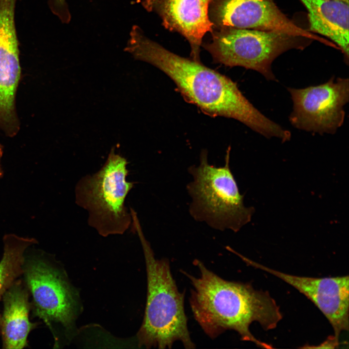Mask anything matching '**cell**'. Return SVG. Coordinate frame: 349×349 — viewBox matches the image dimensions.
Listing matches in <instances>:
<instances>
[{
  "label": "cell",
  "mask_w": 349,
  "mask_h": 349,
  "mask_svg": "<svg viewBox=\"0 0 349 349\" xmlns=\"http://www.w3.org/2000/svg\"><path fill=\"white\" fill-rule=\"evenodd\" d=\"M211 0H144L142 4L159 16L165 28L183 36L190 45L192 59L200 62L203 37L214 29L208 15Z\"/></svg>",
  "instance_id": "11"
},
{
  "label": "cell",
  "mask_w": 349,
  "mask_h": 349,
  "mask_svg": "<svg viewBox=\"0 0 349 349\" xmlns=\"http://www.w3.org/2000/svg\"><path fill=\"white\" fill-rule=\"evenodd\" d=\"M211 33L210 40L202 45L215 62L253 70L274 81L277 80L272 70L273 61L289 50H303L313 41L284 32L249 29H214Z\"/></svg>",
  "instance_id": "6"
},
{
  "label": "cell",
  "mask_w": 349,
  "mask_h": 349,
  "mask_svg": "<svg viewBox=\"0 0 349 349\" xmlns=\"http://www.w3.org/2000/svg\"><path fill=\"white\" fill-rule=\"evenodd\" d=\"M247 264L269 272L297 289L310 300L332 325L334 336L349 330V276L315 278L288 274L241 257Z\"/></svg>",
  "instance_id": "10"
},
{
  "label": "cell",
  "mask_w": 349,
  "mask_h": 349,
  "mask_svg": "<svg viewBox=\"0 0 349 349\" xmlns=\"http://www.w3.org/2000/svg\"><path fill=\"white\" fill-rule=\"evenodd\" d=\"M230 152L229 147L225 164L216 167L208 162L207 152L203 151L199 165L188 168L192 180L187 189L192 200L190 213L195 220L213 229L237 232L251 221L255 209L244 204V195L230 169Z\"/></svg>",
  "instance_id": "4"
},
{
  "label": "cell",
  "mask_w": 349,
  "mask_h": 349,
  "mask_svg": "<svg viewBox=\"0 0 349 349\" xmlns=\"http://www.w3.org/2000/svg\"><path fill=\"white\" fill-rule=\"evenodd\" d=\"M3 313L0 332L3 347L23 349L28 346L27 337L37 323L29 319L30 303L28 287L20 280L15 281L3 296Z\"/></svg>",
  "instance_id": "13"
},
{
  "label": "cell",
  "mask_w": 349,
  "mask_h": 349,
  "mask_svg": "<svg viewBox=\"0 0 349 349\" xmlns=\"http://www.w3.org/2000/svg\"><path fill=\"white\" fill-rule=\"evenodd\" d=\"M341 0V1H343L349 3V0Z\"/></svg>",
  "instance_id": "18"
},
{
  "label": "cell",
  "mask_w": 349,
  "mask_h": 349,
  "mask_svg": "<svg viewBox=\"0 0 349 349\" xmlns=\"http://www.w3.org/2000/svg\"><path fill=\"white\" fill-rule=\"evenodd\" d=\"M208 15L214 29L223 28L284 32L325 45L330 41L297 25L273 0H212Z\"/></svg>",
  "instance_id": "8"
},
{
  "label": "cell",
  "mask_w": 349,
  "mask_h": 349,
  "mask_svg": "<svg viewBox=\"0 0 349 349\" xmlns=\"http://www.w3.org/2000/svg\"><path fill=\"white\" fill-rule=\"evenodd\" d=\"M37 242L33 238L8 234L3 238L4 252L0 262V300L4 292L23 273L26 249ZM1 315L0 314V331Z\"/></svg>",
  "instance_id": "14"
},
{
  "label": "cell",
  "mask_w": 349,
  "mask_h": 349,
  "mask_svg": "<svg viewBox=\"0 0 349 349\" xmlns=\"http://www.w3.org/2000/svg\"><path fill=\"white\" fill-rule=\"evenodd\" d=\"M2 154H3V147H2V145L0 144V177H1L3 174V172H2V169L1 167V165H0V160H1V158L2 156Z\"/></svg>",
  "instance_id": "17"
},
{
  "label": "cell",
  "mask_w": 349,
  "mask_h": 349,
  "mask_svg": "<svg viewBox=\"0 0 349 349\" xmlns=\"http://www.w3.org/2000/svg\"><path fill=\"white\" fill-rule=\"evenodd\" d=\"M127 164L113 147L100 169L83 176L76 185V203L87 211L89 225L103 237L123 234L131 223L125 203L134 183L126 179Z\"/></svg>",
  "instance_id": "5"
},
{
  "label": "cell",
  "mask_w": 349,
  "mask_h": 349,
  "mask_svg": "<svg viewBox=\"0 0 349 349\" xmlns=\"http://www.w3.org/2000/svg\"><path fill=\"white\" fill-rule=\"evenodd\" d=\"M48 6L52 13L63 23L69 22L71 16L66 0H49Z\"/></svg>",
  "instance_id": "15"
},
{
  "label": "cell",
  "mask_w": 349,
  "mask_h": 349,
  "mask_svg": "<svg viewBox=\"0 0 349 349\" xmlns=\"http://www.w3.org/2000/svg\"><path fill=\"white\" fill-rule=\"evenodd\" d=\"M125 51L165 73L186 99L206 114L236 119L267 138L286 136V128L258 111L236 82L200 62L169 51L145 36L140 27L132 28Z\"/></svg>",
  "instance_id": "1"
},
{
  "label": "cell",
  "mask_w": 349,
  "mask_h": 349,
  "mask_svg": "<svg viewBox=\"0 0 349 349\" xmlns=\"http://www.w3.org/2000/svg\"><path fill=\"white\" fill-rule=\"evenodd\" d=\"M308 12V31L331 39L349 63V3L337 0H299Z\"/></svg>",
  "instance_id": "12"
},
{
  "label": "cell",
  "mask_w": 349,
  "mask_h": 349,
  "mask_svg": "<svg viewBox=\"0 0 349 349\" xmlns=\"http://www.w3.org/2000/svg\"><path fill=\"white\" fill-rule=\"evenodd\" d=\"M293 102L289 116L295 128L314 133L333 134L343 124L349 101L348 78L332 77L319 85L288 87Z\"/></svg>",
  "instance_id": "7"
},
{
  "label": "cell",
  "mask_w": 349,
  "mask_h": 349,
  "mask_svg": "<svg viewBox=\"0 0 349 349\" xmlns=\"http://www.w3.org/2000/svg\"><path fill=\"white\" fill-rule=\"evenodd\" d=\"M339 345V340L333 335L331 336L324 342L317 346L304 347L303 348H336Z\"/></svg>",
  "instance_id": "16"
},
{
  "label": "cell",
  "mask_w": 349,
  "mask_h": 349,
  "mask_svg": "<svg viewBox=\"0 0 349 349\" xmlns=\"http://www.w3.org/2000/svg\"><path fill=\"white\" fill-rule=\"evenodd\" d=\"M23 273L32 297L34 315L51 329L53 322L70 328L74 318V301L58 271L42 259H33L25 261Z\"/></svg>",
  "instance_id": "9"
},
{
  "label": "cell",
  "mask_w": 349,
  "mask_h": 349,
  "mask_svg": "<svg viewBox=\"0 0 349 349\" xmlns=\"http://www.w3.org/2000/svg\"><path fill=\"white\" fill-rule=\"evenodd\" d=\"M198 277L182 271L193 287L190 304L193 317L205 333L214 339L227 330L237 332L243 341L259 347L271 345L257 339L249 327L258 322L264 330L276 327L282 319L280 308L268 292L254 289L248 284L227 281L195 259Z\"/></svg>",
  "instance_id": "2"
},
{
  "label": "cell",
  "mask_w": 349,
  "mask_h": 349,
  "mask_svg": "<svg viewBox=\"0 0 349 349\" xmlns=\"http://www.w3.org/2000/svg\"><path fill=\"white\" fill-rule=\"evenodd\" d=\"M135 229L143 246L147 279L144 316L137 334L139 345L164 349L180 341L185 348L194 349L185 312L184 293L178 290L169 262L155 257L140 223L135 224Z\"/></svg>",
  "instance_id": "3"
}]
</instances>
